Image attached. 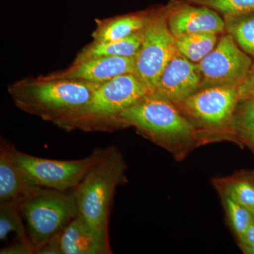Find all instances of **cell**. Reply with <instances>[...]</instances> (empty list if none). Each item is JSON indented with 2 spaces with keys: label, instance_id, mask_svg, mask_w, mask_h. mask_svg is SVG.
<instances>
[{
  "label": "cell",
  "instance_id": "1",
  "mask_svg": "<svg viewBox=\"0 0 254 254\" xmlns=\"http://www.w3.org/2000/svg\"><path fill=\"white\" fill-rule=\"evenodd\" d=\"M122 127H133L138 133L170 152L179 161L200 146L196 128L177 105L150 93L124 110Z\"/></svg>",
  "mask_w": 254,
  "mask_h": 254
},
{
  "label": "cell",
  "instance_id": "2",
  "mask_svg": "<svg viewBox=\"0 0 254 254\" xmlns=\"http://www.w3.org/2000/svg\"><path fill=\"white\" fill-rule=\"evenodd\" d=\"M151 92L134 73L101 83L81 109L58 123L66 131H112L123 128L120 114Z\"/></svg>",
  "mask_w": 254,
  "mask_h": 254
},
{
  "label": "cell",
  "instance_id": "3",
  "mask_svg": "<svg viewBox=\"0 0 254 254\" xmlns=\"http://www.w3.org/2000/svg\"><path fill=\"white\" fill-rule=\"evenodd\" d=\"M127 170L121 151L111 145L73 190L79 215L96 230L109 232L114 197L117 189L128 182Z\"/></svg>",
  "mask_w": 254,
  "mask_h": 254
},
{
  "label": "cell",
  "instance_id": "4",
  "mask_svg": "<svg viewBox=\"0 0 254 254\" xmlns=\"http://www.w3.org/2000/svg\"><path fill=\"white\" fill-rule=\"evenodd\" d=\"M103 83L68 78H48L11 90L20 109L58 124L81 109Z\"/></svg>",
  "mask_w": 254,
  "mask_h": 254
},
{
  "label": "cell",
  "instance_id": "5",
  "mask_svg": "<svg viewBox=\"0 0 254 254\" xmlns=\"http://www.w3.org/2000/svg\"><path fill=\"white\" fill-rule=\"evenodd\" d=\"M240 100L237 87H211L195 92L177 106L196 128L201 145L224 141L238 144L234 116Z\"/></svg>",
  "mask_w": 254,
  "mask_h": 254
},
{
  "label": "cell",
  "instance_id": "6",
  "mask_svg": "<svg viewBox=\"0 0 254 254\" xmlns=\"http://www.w3.org/2000/svg\"><path fill=\"white\" fill-rule=\"evenodd\" d=\"M21 211L36 254L79 215L73 190L61 191L36 186L21 201Z\"/></svg>",
  "mask_w": 254,
  "mask_h": 254
},
{
  "label": "cell",
  "instance_id": "7",
  "mask_svg": "<svg viewBox=\"0 0 254 254\" xmlns=\"http://www.w3.org/2000/svg\"><path fill=\"white\" fill-rule=\"evenodd\" d=\"M6 144L10 156L28 183L61 191L74 190L105 150L96 148L88 156L78 160H51L20 151L9 141Z\"/></svg>",
  "mask_w": 254,
  "mask_h": 254
},
{
  "label": "cell",
  "instance_id": "8",
  "mask_svg": "<svg viewBox=\"0 0 254 254\" xmlns=\"http://www.w3.org/2000/svg\"><path fill=\"white\" fill-rule=\"evenodd\" d=\"M143 33L133 73L153 93L160 74L177 52L176 38L167 22L166 6L150 11Z\"/></svg>",
  "mask_w": 254,
  "mask_h": 254
},
{
  "label": "cell",
  "instance_id": "9",
  "mask_svg": "<svg viewBox=\"0 0 254 254\" xmlns=\"http://www.w3.org/2000/svg\"><path fill=\"white\" fill-rule=\"evenodd\" d=\"M241 49L232 36H222L215 48L198 63L200 89L211 87H237L250 74L253 60Z\"/></svg>",
  "mask_w": 254,
  "mask_h": 254
},
{
  "label": "cell",
  "instance_id": "10",
  "mask_svg": "<svg viewBox=\"0 0 254 254\" xmlns=\"http://www.w3.org/2000/svg\"><path fill=\"white\" fill-rule=\"evenodd\" d=\"M167 22L175 38L195 33H222L223 16L208 6L192 4L186 0H173L166 6Z\"/></svg>",
  "mask_w": 254,
  "mask_h": 254
},
{
  "label": "cell",
  "instance_id": "11",
  "mask_svg": "<svg viewBox=\"0 0 254 254\" xmlns=\"http://www.w3.org/2000/svg\"><path fill=\"white\" fill-rule=\"evenodd\" d=\"M200 88L198 63L190 61L177 51L160 74L153 93L178 105Z\"/></svg>",
  "mask_w": 254,
  "mask_h": 254
},
{
  "label": "cell",
  "instance_id": "12",
  "mask_svg": "<svg viewBox=\"0 0 254 254\" xmlns=\"http://www.w3.org/2000/svg\"><path fill=\"white\" fill-rule=\"evenodd\" d=\"M134 68L133 58L98 57L74 63L66 71L47 78L104 83L121 75L134 73Z\"/></svg>",
  "mask_w": 254,
  "mask_h": 254
},
{
  "label": "cell",
  "instance_id": "13",
  "mask_svg": "<svg viewBox=\"0 0 254 254\" xmlns=\"http://www.w3.org/2000/svg\"><path fill=\"white\" fill-rule=\"evenodd\" d=\"M63 254H111L109 232L91 226L81 215L73 219L62 234Z\"/></svg>",
  "mask_w": 254,
  "mask_h": 254
},
{
  "label": "cell",
  "instance_id": "14",
  "mask_svg": "<svg viewBox=\"0 0 254 254\" xmlns=\"http://www.w3.org/2000/svg\"><path fill=\"white\" fill-rule=\"evenodd\" d=\"M10 156L6 141L0 143V203L17 200L21 203L33 188Z\"/></svg>",
  "mask_w": 254,
  "mask_h": 254
},
{
  "label": "cell",
  "instance_id": "15",
  "mask_svg": "<svg viewBox=\"0 0 254 254\" xmlns=\"http://www.w3.org/2000/svg\"><path fill=\"white\" fill-rule=\"evenodd\" d=\"M150 12L137 13L98 21L93 33L95 42L115 41L123 39L143 28Z\"/></svg>",
  "mask_w": 254,
  "mask_h": 254
},
{
  "label": "cell",
  "instance_id": "16",
  "mask_svg": "<svg viewBox=\"0 0 254 254\" xmlns=\"http://www.w3.org/2000/svg\"><path fill=\"white\" fill-rule=\"evenodd\" d=\"M143 37L142 28L140 31L135 32L118 41H93L91 44L81 50L75 60V63L98 57H126L134 58L141 46Z\"/></svg>",
  "mask_w": 254,
  "mask_h": 254
},
{
  "label": "cell",
  "instance_id": "17",
  "mask_svg": "<svg viewBox=\"0 0 254 254\" xmlns=\"http://www.w3.org/2000/svg\"><path fill=\"white\" fill-rule=\"evenodd\" d=\"M213 183L220 195H227L251 212L254 211V175L214 179Z\"/></svg>",
  "mask_w": 254,
  "mask_h": 254
},
{
  "label": "cell",
  "instance_id": "18",
  "mask_svg": "<svg viewBox=\"0 0 254 254\" xmlns=\"http://www.w3.org/2000/svg\"><path fill=\"white\" fill-rule=\"evenodd\" d=\"M216 33H195L176 38L177 51L190 61L198 63L215 48Z\"/></svg>",
  "mask_w": 254,
  "mask_h": 254
},
{
  "label": "cell",
  "instance_id": "19",
  "mask_svg": "<svg viewBox=\"0 0 254 254\" xmlns=\"http://www.w3.org/2000/svg\"><path fill=\"white\" fill-rule=\"evenodd\" d=\"M23 222L21 202L13 200L0 203V240L4 241L10 233L14 232L18 241L30 243Z\"/></svg>",
  "mask_w": 254,
  "mask_h": 254
},
{
  "label": "cell",
  "instance_id": "20",
  "mask_svg": "<svg viewBox=\"0 0 254 254\" xmlns=\"http://www.w3.org/2000/svg\"><path fill=\"white\" fill-rule=\"evenodd\" d=\"M223 18L225 31L241 49L254 59V12Z\"/></svg>",
  "mask_w": 254,
  "mask_h": 254
},
{
  "label": "cell",
  "instance_id": "21",
  "mask_svg": "<svg viewBox=\"0 0 254 254\" xmlns=\"http://www.w3.org/2000/svg\"><path fill=\"white\" fill-rule=\"evenodd\" d=\"M234 129L238 144L254 153V97L241 99L234 116Z\"/></svg>",
  "mask_w": 254,
  "mask_h": 254
},
{
  "label": "cell",
  "instance_id": "22",
  "mask_svg": "<svg viewBox=\"0 0 254 254\" xmlns=\"http://www.w3.org/2000/svg\"><path fill=\"white\" fill-rule=\"evenodd\" d=\"M220 196L230 227L240 241L253 224L252 212L227 195H220Z\"/></svg>",
  "mask_w": 254,
  "mask_h": 254
},
{
  "label": "cell",
  "instance_id": "23",
  "mask_svg": "<svg viewBox=\"0 0 254 254\" xmlns=\"http://www.w3.org/2000/svg\"><path fill=\"white\" fill-rule=\"evenodd\" d=\"M213 9L223 17L254 12V0H186Z\"/></svg>",
  "mask_w": 254,
  "mask_h": 254
},
{
  "label": "cell",
  "instance_id": "24",
  "mask_svg": "<svg viewBox=\"0 0 254 254\" xmlns=\"http://www.w3.org/2000/svg\"><path fill=\"white\" fill-rule=\"evenodd\" d=\"M1 254H33V247L31 244L21 241H16L11 245L6 246L0 250Z\"/></svg>",
  "mask_w": 254,
  "mask_h": 254
},
{
  "label": "cell",
  "instance_id": "25",
  "mask_svg": "<svg viewBox=\"0 0 254 254\" xmlns=\"http://www.w3.org/2000/svg\"><path fill=\"white\" fill-rule=\"evenodd\" d=\"M62 234L63 232L52 237L37 254H63L61 245Z\"/></svg>",
  "mask_w": 254,
  "mask_h": 254
},
{
  "label": "cell",
  "instance_id": "26",
  "mask_svg": "<svg viewBox=\"0 0 254 254\" xmlns=\"http://www.w3.org/2000/svg\"><path fill=\"white\" fill-rule=\"evenodd\" d=\"M240 100L254 97V64L248 77L238 87Z\"/></svg>",
  "mask_w": 254,
  "mask_h": 254
},
{
  "label": "cell",
  "instance_id": "27",
  "mask_svg": "<svg viewBox=\"0 0 254 254\" xmlns=\"http://www.w3.org/2000/svg\"><path fill=\"white\" fill-rule=\"evenodd\" d=\"M240 246L246 254H254V224H252L240 241Z\"/></svg>",
  "mask_w": 254,
  "mask_h": 254
},
{
  "label": "cell",
  "instance_id": "28",
  "mask_svg": "<svg viewBox=\"0 0 254 254\" xmlns=\"http://www.w3.org/2000/svg\"><path fill=\"white\" fill-rule=\"evenodd\" d=\"M252 218H253V224H254V211L252 212Z\"/></svg>",
  "mask_w": 254,
  "mask_h": 254
},
{
  "label": "cell",
  "instance_id": "29",
  "mask_svg": "<svg viewBox=\"0 0 254 254\" xmlns=\"http://www.w3.org/2000/svg\"></svg>",
  "mask_w": 254,
  "mask_h": 254
}]
</instances>
